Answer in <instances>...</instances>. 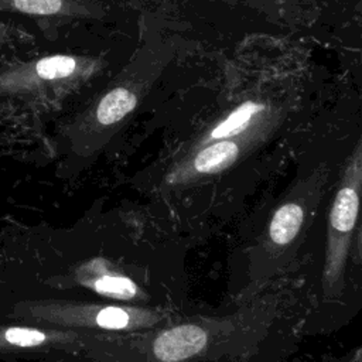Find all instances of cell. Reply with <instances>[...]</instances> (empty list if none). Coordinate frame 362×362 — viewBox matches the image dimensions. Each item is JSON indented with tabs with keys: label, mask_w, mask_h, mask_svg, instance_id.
<instances>
[{
	"label": "cell",
	"mask_w": 362,
	"mask_h": 362,
	"mask_svg": "<svg viewBox=\"0 0 362 362\" xmlns=\"http://www.w3.org/2000/svg\"><path fill=\"white\" fill-rule=\"evenodd\" d=\"M362 184V154L358 144L349 157L328 214L322 291L331 300L341 294L352 235L358 221Z\"/></svg>",
	"instance_id": "obj_1"
},
{
	"label": "cell",
	"mask_w": 362,
	"mask_h": 362,
	"mask_svg": "<svg viewBox=\"0 0 362 362\" xmlns=\"http://www.w3.org/2000/svg\"><path fill=\"white\" fill-rule=\"evenodd\" d=\"M44 317L55 324L99 332H137L160 325L165 314L156 308L117 304L62 303L42 307Z\"/></svg>",
	"instance_id": "obj_2"
},
{
	"label": "cell",
	"mask_w": 362,
	"mask_h": 362,
	"mask_svg": "<svg viewBox=\"0 0 362 362\" xmlns=\"http://www.w3.org/2000/svg\"><path fill=\"white\" fill-rule=\"evenodd\" d=\"M212 341V329L197 322L168 327L156 332L147 341V346L139 342H127L137 348L134 356L143 362H184L201 355Z\"/></svg>",
	"instance_id": "obj_3"
},
{
	"label": "cell",
	"mask_w": 362,
	"mask_h": 362,
	"mask_svg": "<svg viewBox=\"0 0 362 362\" xmlns=\"http://www.w3.org/2000/svg\"><path fill=\"white\" fill-rule=\"evenodd\" d=\"M242 144L235 139H225L201 146L191 157L181 161L168 173V184L185 185L204 175L218 174L230 167L240 156Z\"/></svg>",
	"instance_id": "obj_4"
},
{
	"label": "cell",
	"mask_w": 362,
	"mask_h": 362,
	"mask_svg": "<svg viewBox=\"0 0 362 362\" xmlns=\"http://www.w3.org/2000/svg\"><path fill=\"white\" fill-rule=\"evenodd\" d=\"M81 286L96 294L119 301H144L146 293L126 274L105 259H93L78 269Z\"/></svg>",
	"instance_id": "obj_5"
},
{
	"label": "cell",
	"mask_w": 362,
	"mask_h": 362,
	"mask_svg": "<svg viewBox=\"0 0 362 362\" xmlns=\"http://www.w3.org/2000/svg\"><path fill=\"white\" fill-rule=\"evenodd\" d=\"M305 216L304 205L300 201L288 199L281 204L273 214L269 228V242L276 247H283L294 240L298 235Z\"/></svg>",
	"instance_id": "obj_6"
},
{
	"label": "cell",
	"mask_w": 362,
	"mask_h": 362,
	"mask_svg": "<svg viewBox=\"0 0 362 362\" xmlns=\"http://www.w3.org/2000/svg\"><path fill=\"white\" fill-rule=\"evenodd\" d=\"M262 110H263V106L255 102H246L240 105L206 133V136L201 141V146L239 136L249 127V124Z\"/></svg>",
	"instance_id": "obj_7"
},
{
	"label": "cell",
	"mask_w": 362,
	"mask_h": 362,
	"mask_svg": "<svg viewBox=\"0 0 362 362\" xmlns=\"http://www.w3.org/2000/svg\"><path fill=\"white\" fill-rule=\"evenodd\" d=\"M136 96L124 88L106 93L96 107V119L103 126H110L124 119L136 106Z\"/></svg>",
	"instance_id": "obj_8"
},
{
	"label": "cell",
	"mask_w": 362,
	"mask_h": 362,
	"mask_svg": "<svg viewBox=\"0 0 362 362\" xmlns=\"http://www.w3.org/2000/svg\"><path fill=\"white\" fill-rule=\"evenodd\" d=\"M76 69V61L72 57L55 55L44 58L37 64V74L47 79L69 76Z\"/></svg>",
	"instance_id": "obj_9"
},
{
	"label": "cell",
	"mask_w": 362,
	"mask_h": 362,
	"mask_svg": "<svg viewBox=\"0 0 362 362\" xmlns=\"http://www.w3.org/2000/svg\"><path fill=\"white\" fill-rule=\"evenodd\" d=\"M54 332H45L41 329L35 328H21V327H14L8 328L3 337L4 339L11 344V345H18V346H35L40 344L47 342L48 339L55 338L52 335Z\"/></svg>",
	"instance_id": "obj_10"
},
{
	"label": "cell",
	"mask_w": 362,
	"mask_h": 362,
	"mask_svg": "<svg viewBox=\"0 0 362 362\" xmlns=\"http://www.w3.org/2000/svg\"><path fill=\"white\" fill-rule=\"evenodd\" d=\"M14 4L30 14H54L62 8V0H14Z\"/></svg>",
	"instance_id": "obj_11"
},
{
	"label": "cell",
	"mask_w": 362,
	"mask_h": 362,
	"mask_svg": "<svg viewBox=\"0 0 362 362\" xmlns=\"http://www.w3.org/2000/svg\"><path fill=\"white\" fill-rule=\"evenodd\" d=\"M348 362H361V351L356 349V351H355V355H354Z\"/></svg>",
	"instance_id": "obj_12"
}]
</instances>
